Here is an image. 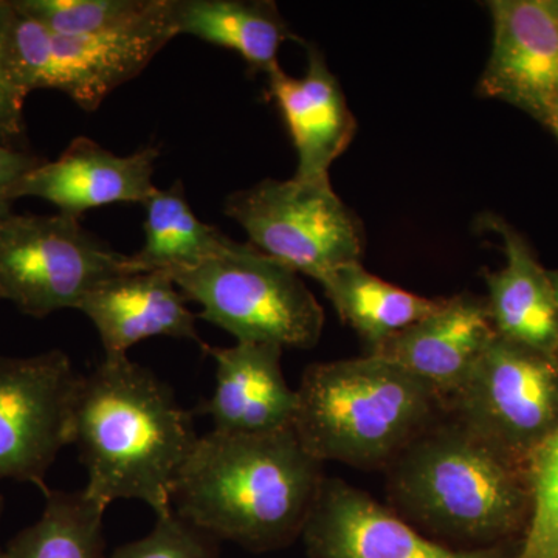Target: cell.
I'll return each instance as SVG.
<instances>
[{
    "instance_id": "6da1fadb",
    "label": "cell",
    "mask_w": 558,
    "mask_h": 558,
    "mask_svg": "<svg viewBox=\"0 0 558 558\" xmlns=\"http://www.w3.org/2000/svg\"><path fill=\"white\" fill-rule=\"evenodd\" d=\"M199 436L170 385L130 357L102 359L81 376L70 417V444L87 472L86 494L108 509L138 499L156 512L172 495Z\"/></svg>"
},
{
    "instance_id": "7a4b0ae2",
    "label": "cell",
    "mask_w": 558,
    "mask_h": 558,
    "mask_svg": "<svg viewBox=\"0 0 558 558\" xmlns=\"http://www.w3.org/2000/svg\"><path fill=\"white\" fill-rule=\"evenodd\" d=\"M293 427L264 435L201 436L172 509L213 537L271 553L303 534L326 475Z\"/></svg>"
},
{
    "instance_id": "3957f363",
    "label": "cell",
    "mask_w": 558,
    "mask_h": 558,
    "mask_svg": "<svg viewBox=\"0 0 558 558\" xmlns=\"http://www.w3.org/2000/svg\"><path fill=\"white\" fill-rule=\"evenodd\" d=\"M389 508L461 549L520 542L531 513L526 465L444 411L388 465Z\"/></svg>"
},
{
    "instance_id": "277c9868",
    "label": "cell",
    "mask_w": 558,
    "mask_h": 558,
    "mask_svg": "<svg viewBox=\"0 0 558 558\" xmlns=\"http://www.w3.org/2000/svg\"><path fill=\"white\" fill-rule=\"evenodd\" d=\"M444 411L425 381L369 354L307 366L296 389L292 427L323 464L387 470Z\"/></svg>"
},
{
    "instance_id": "5b68a950",
    "label": "cell",
    "mask_w": 558,
    "mask_h": 558,
    "mask_svg": "<svg viewBox=\"0 0 558 558\" xmlns=\"http://www.w3.org/2000/svg\"><path fill=\"white\" fill-rule=\"evenodd\" d=\"M168 275L186 300L201 304L197 318L236 341L311 349L322 339L325 311L306 282L250 242L231 240L199 266Z\"/></svg>"
},
{
    "instance_id": "8992f818",
    "label": "cell",
    "mask_w": 558,
    "mask_h": 558,
    "mask_svg": "<svg viewBox=\"0 0 558 558\" xmlns=\"http://www.w3.org/2000/svg\"><path fill=\"white\" fill-rule=\"evenodd\" d=\"M14 7V5H13ZM178 33L171 0L148 20L101 35L58 36L14 9L9 51L14 80L25 95L60 90L86 112L143 72Z\"/></svg>"
},
{
    "instance_id": "52a82bcc",
    "label": "cell",
    "mask_w": 558,
    "mask_h": 558,
    "mask_svg": "<svg viewBox=\"0 0 558 558\" xmlns=\"http://www.w3.org/2000/svg\"><path fill=\"white\" fill-rule=\"evenodd\" d=\"M222 209L250 244L318 284L340 267L362 263V222L329 179H266L231 193Z\"/></svg>"
},
{
    "instance_id": "ba28073f",
    "label": "cell",
    "mask_w": 558,
    "mask_h": 558,
    "mask_svg": "<svg viewBox=\"0 0 558 558\" xmlns=\"http://www.w3.org/2000/svg\"><path fill=\"white\" fill-rule=\"evenodd\" d=\"M126 255L116 252L80 223L61 215L0 218V301L22 314L46 318L78 310L101 282L124 274Z\"/></svg>"
},
{
    "instance_id": "9c48e42d",
    "label": "cell",
    "mask_w": 558,
    "mask_h": 558,
    "mask_svg": "<svg viewBox=\"0 0 558 558\" xmlns=\"http://www.w3.org/2000/svg\"><path fill=\"white\" fill-rule=\"evenodd\" d=\"M444 410L526 465L558 427V352L537 351L497 333Z\"/></svg>"
},
{
    "instance_id": "30bf717a",
    "label": "cell",
    "mask_w": 558,
    "mask_h": 558,
    "mask_svg": "<svg viewBox=\"0 0 558 558\" xmlns=\"http://www.w3.org/2000/svg\"><path fill=\"white\" fill-rule=\"evenodd\" d=\"M81 374L60 349L0 357V480L46 492V476L70 446V417Z\"/></svg>"
},
{
    "instance_id": "8fae6325",
    "label": "cell",
    "mask_w": 558,
    "mask_h": 558,
    "mask_svg": "<svg viewBox=\"0 0 558 558\" xmlns=\"http://www.w3.org/2000/svg\"><path fill=\"white\" fill-rule=\"evenodd\" d=\"M301 538L311 558H513L520 545H444L340 478H326Z\"/></svg>"
},
{
    "instance_id": "7c38bea8",
    "label": "cell",
    "mask_w": 558,
    "mask_h": 558,
    "mask_svg": "<svg viewBox=\"0 0 558 558\" xmlns=\"http://www.w3.org/2000/svg\"><path fill=\"white\" fill-rule=\"evenodd\" d=\"M484 98L508 102L546 124L558 113V20L546 0H492Z\"/></svg>"
},
{
    "instance_id": "4fadbf2b",
    "label": "cell",
    "mask_w": 558,
    "mask_h": 558,
    "mask_svg": "<svg viewBox=\"0 0 558 558\" xmlns=\"http://www.w3.org/2000/svg\"><path fill=\"white\" fill-rule=\"evenodd\" d=\"M160 148L145 146L119 156L89 137H76L57 160H44L17 182L13 199L38 197L61 215L80 219L89 209L113 204H145Z\"/></svg>"
},
{
    "instance_id": "5bb4252c",
    "label": "cell",
    "mask_w": 558,
    "mask_h": 558,
    "mask_svg": "<svg viewBox=\"0 0 558 558\" xmlns=\"http://www.w3.org/2000/svg\"><path fill=\"white\" fill-rule=\"evenodd\" d=\"M495 337L497 330L486 300L461 293L444 300L438 311L400 330L369 354L391 360L410 371L446 407Z\"/></svg>"
},
{
    "instance_id": "9a60e30c",
    "label": "cell",
    "mask_w": 558,
    "mask_h": 558,
    "mask_svg": "<svg viewBox=\"0 0 558 558\" xmlns=\"http://www.w3.org/2000/svg\"><path fill=\"white\" fill-rule=\"evenodd\" d=\"M216 362V388L201 403L216 432L264 435L292 427L296 389L281 368L282 348L271 343L236 341L231 348L202 347Z\"/></svg>"
},
{
    "instance_id": "2e32d148",
    "label": "cell",
    "mask_w": 558,
    "mask_h": 558,
    "mask_svg": "<svg viewBox=\"0 0 558 558\" xmlns=\"http://www.w3.org/2000/svg\"><path fill=\"white\" fill-rule=\"evenodd\" d=\"M267 86L299 159L293 178L329 179V168L351 145L357 121L322 51L307 46L304 75L295 78L279 65L267 76Z\"/></svg>"
},
{
    "instance_id": "e0dca14e",
    "label": "cell",
    "mask_w": 558,
    "mask_h": 558,
    "mask_svg": "<svg viewBox=\"0 0 558 558\" xmlns=\"http://www.w3.org/2000/svg\"><path fill=\"white\" fill-rule=\"evenodd\" d=\"M170 275L165 271L123 274L101 282L78 311L94 323L105 359L126 357L128 351L150 337L191 340L204 347L197 315Z\"/></svg>"
},
{
    "instance_id": "ac0fdd59",
    "label": "cell",
    "mask_w": 558,
    "mask_h": 558,
    "mask_svg": "<svg viewBox=\"0 0 558 558\" xmlns=\"http://www.w3.org/2000/svg\"><path fill=\"white\" fill-rule=\"evenodd\" d=\"M498 233L505 247L506 266L486 274V300L494 328L502 339L543 352H558V304L549 271L509 223L484 219Z\"/></svg>"
},
{
    "instance_id": "d6986e66",
    "label": "cell",
    "mask_w": 558,
    "mask_h": 558,
    "mask_svg": "<svg viewBox=\"0 0 558 558\" xmlns=\"http://www.w3.org/2000/svg\"><path fill=\"white\" fill-rule=\"evenodd\" d=\"M171 20L178 36L236 51L266 76L279 68V47L299 39L270 0H171Z\"/></svg>"
},
{
    "instance_id": "ffe728a7",
    "label": "cell",
    "mask_w": 558,
    "mask_h": 558,
    "mask_svg": "<svg viewBox=\"0 0 558 558\" xmlns=\"http://www.w3.org/2000/svg\"><path fill=\"white\" fill-rule=\"evenodd\" d=\"M145 208V241L138 252L126 255L124 274L190 269L218 255L231 238L197 218L178 180L168 190L156 189Z\"/></svg>"
},
{
    "instance_id": "44dd1931",
    "label": "cell",
    "mask_w": 558,
    "mask_h": 558,
    "mask_svg": "<svg viewBox=\"0 0 558 558\" xmlns=\"http://www.w3.org/2000/svg\"><path fill=\"white\" fill-rule=\"evenodd\" d=\"M333 310L376 351L400 330L427 318L444 300L425 299L369 274L362 263L348 264L322 282Z\"/></svg>"
},
{
    "instance_id": "7402d4cb",
    "label": "cell",
    "mask_w": 558,
    "mask_h": 558,
    "mask_svg": "<svg viewBox=\"0 0 558 558\" xmlns=\"http://www.w3.org/2000/svg\"><path fill=\"white\" fill-rule=\"evenodd\" d=\"M39 520L22 529L5 548V558H108L105 554L106 509L86 490L44 492Z\"/></svg>"
},
{
    "instance_id": "603a6c76",
    "label": "cell",
    "mask_w": 558,
    "mask_h": 558,
    "mask_svg": "<svg viewBox=\"0 0 558 558\" xmlns=\"http://www.w3.org/2000/svg\"><path fill=\"white\" fill-rule=\"evenodd\" d=\"M163 0H13L14 9L58 36L101 35L157 13Z\"/></svg>"
},
{
    "instance_id": "cb8c5ba5",
    "label": "cell",
    "mask_w": 558,
    "mask_h": 558,
    "mask_svg": "<svg viewBox=\"0 0 558 558\" xmlns=\"http://www.w3.org/2000/svg\"><path fill=\"white\" fill-rule=\"evenodd\" d=\"M531 513L513 558H558V427L526 462Z\"/></svg>"
},
{
    "instance_id": "d4e9b609",
    "label": "cell",
    "mask_w": 558,
    "mask_h": 558,
    "mask_svg": "<svg viewBox=\"0 0 558 558\" xmlns=\"http://www.w3.org/2000/svg\"><path fill=\"white\" fill-rule=\"evenodd\" d=\"M108 558H219V539L172 509L157 515L146 537L120 546Z\"/></svg>"
},
{
    "instance_id": "484cf974",
    "label": "cell",
    "mask_w": 558,
    "mask_h": 558,
    "mask_svg": "<svg viewBox=\"0 0 558 558\" xmlns=\"http://www.w3.org/2000/svg\"><path fill=\"white\" fill-rule=\"evenodd\" d=\"M14 17L13 0H0V145L31 150L25 124V100L11 70L9 38Z\"/></svg>"
},
{
    "instance_id": "4316f807",
    "label": "cell",
    "mask_w": 558,
    "mask_h": 558,
    "mask_svg": "<svg viewBox=\"0 0 558 558\" xmlns=\"http://www.w3.org/2000/svg\"><path fill=\"white\" fill-rule=\"evenodd\" d=\"M44 157L32 150H20L0 145V218L13 211V191L17 182L33 168L39 167Z\"/></svg>"
},
{
    "instance_id": "83f0119b",
    "label": "cell",
    "mask_w": 558,
    "mask_h": 558,
    "mask_svg": "<svg viewBox=\"0 0 558 558\" xmlns=\"http://www.w3.org/2000/svg\"><path fill=\"white\" fill-rule=\"evenodd\" d=\"M546 128L558 138V113L545 124Z\"/></svg>"
},
{
    "instance_id": "f1b7e54d",
    "label": "cell",
    "mask_w": 558,
    "mask_h": 558,
    "mask_svg": "<svg viewBox=\"0 0 558 558\" xmlns=\"http://www.w3.org/2000/svg\"><path fill=\"white\" fill-rule=\"evenodd\" d=\"M550 284H553L554 295L558 304V271H549Z\"/></svg>"
},
{
    "instance_id": "f546056e",
    "label": "cell",
    "mask_w": 558,
    "mask_h": 558,
    "mask_svg": "<svg viewBox=\"0 0 558 558\" xmlns=\"http://www.w3.org/2000/svg\"><path fill=\"white\" fill-rule=\"evenodd\" d=\"M3 515V497L0 495V521H2ZM0 558H5V549L2 548V545H0Z\"/></svg>"
},
{
    "instance_id": "4dcf8cb0",
    "label": "cell",
    "mask_w": 558,
    "mask_h": 558,
    "mask_svg": "<svg viewBox=\"0 0 558 558\" xmlns=\"http://www.w3.org/2000/svg\"><path fill=\"white\" fill-rule=\"evenodd\" d=\"M546 3H548L550 11H553V13L556 14V17L558 20V0H546Z\"/></svg>"
}]
</instances>
